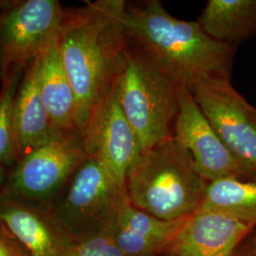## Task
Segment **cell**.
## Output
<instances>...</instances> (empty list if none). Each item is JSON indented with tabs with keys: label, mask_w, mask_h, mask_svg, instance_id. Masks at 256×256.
Instances as JSON below:
<instances>
[{
	"label": "cell",
	"mask_w": 256,
	"mask_h": 256,
	"mask_svg": "<svg viewBox=\"0 0 256 256\" xmlns=\"http://www.w3.org/2000/svg\"><path fill=\"white\" fill-rule=\"evenodd\" d=\"M190 216L164 220L126 202L111 228L115 243L126 256H153L172 248Z\"/></svg>",
	"instance_id": "13"
},
{
	"label": "cell",
	"mask_w": 256,
	"mask_h": 256,
	"mask_svg": "<svg viewBox=\"0 0 256 256\" xmlns=\"http://www.w3.org/2000/svg\"><path fill=\"white\" fill-rule=\"evenodd\" d=\"M172 137L192 156L196 172L207 182L225 178L248 180L245 170L221 142L185 86H178V110Z\"/></svg>",
	"instance_id": "9"
},
{
	"label": "cell",
	"mask_w": 256,
	"mask_h": 256,
	"mask_svg": "<svg viewBox=\"0 0 256 256\" xmlns=\"http://www.w3.org/2000/svg\"><path fill=\"white\" fill-rule=\"evenodd\" d=\"M70 256H126L115 243L111 230L76 244Z\"/></svg>",
	"instance_id": "19"
},
{
	"label": "cell",
	"mask_w": 256,
	"mask_h": 256,
	"mask_svg": "<svg viewBox=\"0 0 256 256\" xmlns=\"http://www.w3.org/2000/svg\"><path fill=\"white\" fill-rule=\"evenodd\" d=\"M88 156L126 189L128 170L142 152L140 140L120 106L114 79L82 131Z\"/></svg>",
	"instance_id": "10"
},
{
	"label": "cell",
	"mask_w": 256,
	"mask_h": 256,
	"mask_svg": "<svg viewBox=\"0 0 256 256\" xmlns=\"http://www.w3.org/2000/svg\"><path fill=\"white\" fill-rule=\"evenodd\" d=\"M207 186L192 156L173 137L142 150L126 178L130 204L164 220H180L198 212Z\"/></svg>",
	"instance_id": "3"
},
{
	"label": "cell",
	"mask_w": 256,
	"mask_h": 256,
	"mask_svg": "<svg viewBox=\"0 0 256 256\" xmlns=\"http://www.w3.org/2000/svg\"><path fill=\"white\" fill-rule=\"evenodd\" d=\"M126 32L180 86L212 75L230 78L236 46L212 39L198 21L171 16L160 0L128 4Z\"/></svg>",
	"instance_id": "2"
},
{
	"label": "cell",
	"mask_w": 256,
	"mask_h": 256,
	"mask_svg": "<svg viewBox=\"0 0 256 256\" xmlns=\"http://www.w3.org/2000/svg\"><path fill=\"white\" fill-rule=\"evenodd\" d=\"M196 21L212 39L236 46L256 37V0H209Z\"/></svg>",
	"instance_id": "16"
},
{
	"label": "cell",
	"mask_w": 256,
	"mask_h": 256,
	"mask_svg": "<svg viewBox=\"0 0 256 256\" xmlns=\"http://www.w3.org/2000/svg\"><path fill=\"white\" fill-rule=\"evenodd\" d=\"M9 167L0 166V194L4 191L7 178H8V174H9Z\"/></svg>",
	"instance_id": "21"
},
{
	"label": "cell",
	"mask_w": 256,
	"mask_h": 256,
	"mask_svg": "<svg viewBox=\"0 0 256 256\" xmlns=\"http://www.w3.org/2000/svg\"><path fill=\"white\" fill-rule=\"evenodd\" d=\"M128 200L126 189L114 182L97 158L88 156L50 208L78 243L111 230Z\"/></svg>",
	"instance_id": "5"
},
{
	"label": "cell",
	"mask_w": 256,
	"mask_h": 256,
	"mask_svg": "<svg viewBox=\"0 0 256 256\" xmlns=\"http://www.w3.org/2000/svg\"><path fill=\"white\" fill-rule=\"evenodd\" d=\"M64 12L57 0H0V82L36 59L57 36Z\"/></svg>",
	"instance_id": "8"
},
{
	"label": "cell",
	"mask_w": 256,
	"mask_h": 256,
	"mask_svg": "<svg viewBox=\"0 0 256 256\" xmlns=\"http://www.w3.org/2000/svg\"><path fill=\"white\" fill-rule=\"evenodd\" d=\"M254 229L222 214L198 210L183 226L172 250L174 256H230Z\"/></svg>",
	"instance_id": "12"
},
{
	"label": "cell",
	"mask_w": 256,
	"mask_h": 256,
	"mask_svg": "<svg viewBox=\"0 0 256 256\" xmlns=\"http://www.w3.org/2000/svg\"><path fill=\"white\" fill-rule=\"evenodd\" d=\"M0 256H26L16 245V243L10 238L0 227Z\"/></svg>",
	"instance_id": "20"
},
{
	"label": "cell",
	"mask_w": 256,
	"mask_h": 256,
	"mask_svg": "<svg viewBox=\"0 0 256 256\" xmlns=\"http://www.w3.org/2000/svg\"><path fill=\"white\" fill-rule=\"evenodd\" d=\"M254 256H256V247L254 248Z\"/></svg>",
	"instance_id": "22"
},
{
	"label": "cell",
	"mask_w": 256,
	"mask_h": 256,
	"mask_svg": "<svg viewBox=\"0 0 256 256\" xmlns=\"http://www.w3.org/2000/svg\"><path fill=\"white\" fill-rule=\"evenodd\" d=\"M14 124L19 160L50 142L60 131L55 128L42 98L37 58L25 68L14 106Z\"/></svg>",
	"instance_id": "14"
},
{
	"label": "cell",
	"mask_w": 256,
	"mask_h": 256,
	"mask_svg": "<svg viewBox=\"0 0 256 256\" xmlns=\"http://www.w3.org/2000/svg\"><path fill=\"white\" fill-rule=\"evenodd\" d=\"M114 84L120 106L137 135L142 151L172 137L180 84L128 39Z\"/></svg>",
	"instance_id": "4"
},
{
	"label": "cell",
	"mask_w": 256,
	"mask_h": 256,
	"mask_svg": "<svg viewBox=\"0 0 256 256\" xmlns=\"http://www.w3.org/2000/svg\"><path fill=\"white\" fill-rule=\"evenodd\" d=\"M25 68H16L1 81L0 166L12 167L19 160L14 124V106Z\"/></svg>",
	"instance_id": "18"
},
{
	"label": "cell",
	"mask_w": 256,
	"mask_h": 256,
	"mask_svg": "<svg viewBox=\"0 0 256 256\" xmlns=\"http://www.w3.org/2000/svg\"><path fill=\"white\" fill-rule=\"evenodd\" d=\"M198 210L222 214L256 227V182L225 178L208 183Z\"/></svg>",
	"instance_id": "17"
},
{
	"label": "cell",
	"mask_w": 256,
	"mask_h": 256,
	"mask_svg": "<svg viewBox=\"0 0 256 256\" xmlns=\"http://www.w3.org/2000/svg\"><path fill=\"white\" fill-rule=\"evenodd\" d=\"M88 156L81 130L59 131L10 168L3 192L50 207Z\"/></svg>",
	"instance_id": "6"
},
{
	"label": "cell",
	"mask_w": 256,
	"mask_h": 256,
	"mask_svg": "<svg viewBox=\"0 0 256 256\" xmlns=\"http://www.w3.org/2000/svg\"><path fill=\"white\" fill-rule=\"evenodd\" d=\"M0 227L26 256H70L77 242L48 206L0 194Z\"/></svg>",
	"instance_id": "11"
},
{
	"label": "cell",
	"mask_w": 256,
	"mask_h": 256,
	"mask_svg": "<svg viewBox=\"0 0 256 256\" xmlns=\"http://www.w3.org/2000/svg\"><path fill=\"white\" fill-rule=\"evenodd\" d=\"M37 74L41 95L55 128L60 131L78 129L75 94L59 52L57 36L37 57Z\"/></svg>",
	"instance_id": "15"
},
{
	"label": "cell",
	"mask_w": 256,
	"mask_h": 256,
	"mask_svg": "<svg viewBox=\"0 0 256 256\" xmlns=\"http://www.w3.org/2000/svg\"><path fill=\"white\" fill-rule=\"evenodd\" d=\"M221 142L256 182V108L226 76H206L188 88Z\"/></svg>",
	"instance_id": "7"
},
{
	"label": "cell",
	"mask_w": 256,
	"mask_h": 256,
	"mask_svg": "<svg viewBox=\"0 0 256 256\" xmlns=\"http://www.w3.org/2000/svg\"><path fill=\"white\" fill-rule=\"evenodd\" d=\"M126 5L124 0H97L64 9L57 45L74 88L81 131L113 82L126 46Z\"/></svg>",
	"instance_id": "1"
}]
</instances>
